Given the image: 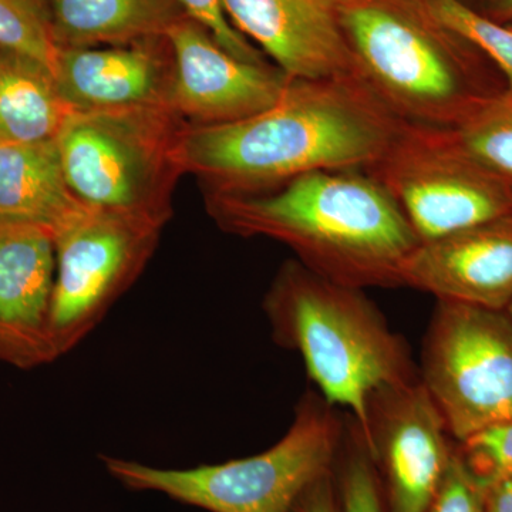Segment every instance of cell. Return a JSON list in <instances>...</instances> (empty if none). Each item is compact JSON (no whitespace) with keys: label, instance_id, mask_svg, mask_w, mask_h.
<instances>
[{"label":"cell","instance_id":"obj_32","mask_svg":"<svg viewBox=\"0 0 512 512\" xmlns=\"http://www.w3.org/2000/svg\"><path fill=\"white\" fill-rule=\"evenodd\" d=\"M510 26H511V28H512V23H510Z\"/></svg>","mask_w":512,"mask_h":512},{"label":"cell","instance_id":"obj_2","mask_svg":"<svg viewBox=\"0 0 512 512\" xmlns=\"http://www.w3.org/2000/svg\"><path fill=\"white\" fill-rule=\"evenodd\" d=\"M228 234L269 238L296 261L352 288L402 286L400 271L420 244L392 195L363 168L315 171L252 194L205 192Z\"/></svg>","mask_w":512,"mask_h":512},{"label":"cell","instance_id":"obj_10","mask_svg":"<svg viewBox=\"0 0 512 512\" xmlns=\"http://www.w3.org/2000/svg\"><path fill=\"white\" fill-rule=\"evenodd\" d=\"M372 448L387 512H427L454 448L424 384L413 382L372 400Z\"/></svg>","mask_w":512,"mask_h":512},{"label":"cell","instance_id":"obj_25","mask_svg":"<svg viewBox=\"0 0 512 512\" xmlns=\"http://www.w3.org/2000/svg\"><path fill=\"white\" fill-rule=\"evenodd\" d=\"M427 512H485L484 485L471 473L458 448Z\"/></svg>","mask_w":512,"mask_h":512},{"label":"cell","instance_id":"obj_30","mask_svg":"<svg viewBox=\"0 0 512 512\" xmlns=\"http://www.w3.org/2000/svg\"><path fill=\"white\" fill-rule=\"evenodd\" d=\"M326 2H328L329 5H332L333 8L336 9V8H338L340 0H326Z\"/></svg>","mask_w":512,"mask_h":512},{"label":"cell","instance_id":"obj_9","mask_svg":"<svg viewBox=\"0 0 512 512\" xmlns=\"http://www.w3.org/2000/svg\"><path fill=\"white\" fill-rule=\"evenodd\" d=\"M163 228L141 215L84 207L56 232L52 338L57 357L80 345L136 282Z\"/></svg>","mask_w":512,"mask_h":512},{"label":"cell","instance_id":"obj_18","mask_svg":"<svg viewBox=\"0 0 512 512\" xmlns=\"http://www.w3.org/2000/svg\"><path fill=\"white\" fill-rule=\"evenodd\" d=\"M72 110L64 103L52 67L0 46V141L55 140Z\"/></svg>","mask_w":512,"mask_h":512},{"label":"cell","instance_id":"obj_23","mask_svg":"<svg viewBox=\"0 0 512 512\" xmlns=\"http://www.w3.org/2000/svg\"><path fill=\"white\" fill-rule=\"evenodd\" d=\"M458 451L484 487L512 478V420L478 431L461 441Z\"/></svg>","mask_w":512,"mask_h":512},{"label":"cell","instance_id":"obj_1","mask_svg":"<svg viewBox=\"0 0 512 512\" xmlns=\"http://www.w3.org/2000/svg\"><path fill=\"white\" fill-rule=\"evenodd\" d=\"M404 121L360 77L289 79L268 109L232 123L185 127L180 161L205 192L252 194L305 174L367 170Z\"/></svg>","mask_w":512,"mask_h":512},{"label":"cell","instance_id":"obj_27","mask_svg":"<svg viewBox=\"0 0 512 512\" xmlns=\"http://www.w3.org/2000/svg\"><path fill=\"white\" fill-rule=\"evenodd\" d=\"M485 512H512V478L484 487Z\"/></svg>","mask_w":512,"mask_h":512},{"label":"cell","instance_id":"obj_13","mask_svg":"<svg viewBox=\"0 0 512 512\" xmlns=\"http://www.w3.org/2000/svg\"><path fill=\"white\" fill-rule=\"evenodd\" d=\"M55 279L52 232L0 228V363L33 369L59 359L52 338Z\"/></svg>","mask_w":512,"mask_h":512},{"label":"cell","instance_id":"obj_3","mask_svg":"<svg viewBox=\"0 0 512 512\" xmlns=\"http://www.w3.org/2000/svg\"><path fill=\"white\" fill-rule=\"evenodd\" d=\"M336 13L357 77L404 123L457 128L504 90L491 60L426 0H340Z\"/></svg>","mask_w":512,"mask_h":512},{"label":"cell","instance_id":"obj_8","mask_svg":"<svg viewBox=\"0 0 512 512\" xmlns=\"http://www.w3.org/2000/svg\"><path fill=\"white\" fill-rule=\"evenodd\" d=\"M421 383L458 443L512 420L507 312L439 301L424 339Z\"/></svg>","mask_w":512,"mask_h":512},{"label":"cell","instance_id":"obj_7","mask_svg":"<svg viewBox=\"0 0 512 512\" xmlns=\"http://www.w3.org/2000/svg\"><path fill=\"white\" fill-rule=\"evenodd\" d=\"M366 171L399 204L420 242L512 214V181L471 156L453 128L404 123Z\"/></svg>","mask_w":512,"mask_h":512},{"label":"cell","instance_id":"obj_26","mask_svg":"<svg viewBox=\"0 0 512 512\" xmlns=\"http://www.w3.org/2000/svg\"><path fill=\"white\" fill-rule=\"evenodd\" d=\"M293 512H340L338 485L333 468L322 474L305 491Z\"/></svg>","mask_w":512,"mask_h":512},{"label":"cell","instance_id":"obj_28","mask_svg":"<svg viewBox=\"0 0 512 512\" xmlns=\"http://www.w3.org/2000/svg\"><path fill=\"white\" fill-rule=\"evenodd\" d=\"M481 15L495 22L510 25L512 23V0H488Z\"/></svg>","mask_w":512,"mask_h":512},{"label":"cell","instance_id":"obj_31","mask_svg":"<svg viewBox=\"0 0 512 512\" xmlns=\"http://www.w3.org/2000/svg\"><path fill=\"white\" fill-rule=\"evenodd\" d=\"M505 312H507V315L510 316V319L512 320V302L508 305V308L505 309Z\"/></svg>","mask_w":512,"mask_h":512},{"label":"cell","instance_id":"obj_20","mask_svg":"<svg viewBox=\"0 0 512 512\" xmlns=\"http://www.w3.org/2000/svg\"><path fill=\"white\" fill-rule=\"evenodd\" d=\"M434 15L470 40L484 53L505 79V87L512 90V28L495 22L468 8L458 0H426Z\"/></svg>","mask_w":512,"mask_h":512},{"label":"cell","instance_id":"obj_17","mask_svg":"<svg viewBox=\"0 0 512 512\" xmlns=\"http://www.w3.org/2000/svg\"><path fill=\"white\" fill-rule=\"evenodd\" d=\"M59 49L126 46L167 37L188 18L178 0H46Z\"/></svg>","mask_w":512,"mask_h":512},{"label":"cell","instance_id":"obj_29","mask_svg":"<svg viewBox=\"0 0 512 512\" xmlns=\"http://www.w3.org/2000/svg\"><path fill=\"white\" fill-rule=\"evenodd\" d=\"M458 2L464 3L468 8L477 10V12H483L485 5L488 0H458Z\"/></svg>","mask_w":512,"mask_h":512},{"label":"cell","instance_id":"obj_14","mask_svg":"<svg viewBox=\"0 0 512 512\" xmlns=\"http://www.w3.org/2000/svg\"><path fill=\"white\" fill-rule=\"evenodd\" d=\"M53 74L72 111L171 109L175 62L168 37L126 46L59 49Z\"/></svg>","mask_w":512,"mask_h":512},{"label":"cell","instance_id":"obj_21","mask_svg":"<svg viewBox=\"0 0 512 512\" xmlns=\"http://www.w3.org/2000/svg\"><path fill=\"white\" fill-rule=\"evenodd\" d=\"M0 46L52 67L57 55L46 0H0Z\"/></svg>","mask_w":512,"mask_h":512},{"label":"cell","instance_id":"obj_24","mask_svg":"<svg viewBox=\"0 0 512 512\" xmlns=\"http://www.w3.org/2000/svg\"><path fill=\"white\" fill-rule=\"evenodd\" d=\"M188 18L204 26L218 45L232 56L249 63H268L262 50L235 29L225 12L224 0H178Z\"/></svg>","mask_w":512,"mask_h":512},{"label":"cell","instance_id":"obj_11","mask_svg":"<svg viewBox=\"0 0 512 512\" xmlns=\"http://www.w3.org/2000/svg\"><path fill=\"white\" fill-rule=\"evenodd\" d=\"M175 79L171 110L192 126L232 123L271 107L289 77L275 64L232 56L194 19L185 18L167 35Z\"/></svg>","mask_w":512,"mask_h":512},{"label":"cell","instance_id":"obj_19","mask_svg":"<svg viewBox=\"0 0 512 512\" xmlns=\"http://www.w3.org/2000/svg\"><path fill=\"white\" fill-rule=\"evenodd\" d=\"M453 130L471 156L512 181V90L505 87Z\"/></svg>","mask_w":512,"mask_h":512},{"label":"cell","instance_id":"obj_6","mask_svg":"<svg viewBox=\"0 0 512 512\" xmlns=\"http://www.w3.org/2000/svg\"><path fill=\"white\" fill-rule=\"evenodd\" d=\"M187 126L167 107L72 111L56 144L74 197L167 224Z\"/></svg>","mask_w":512,"mask_h":512},{"label":"cell","instance_id":"obj_16","mask_svg":"<svg viewBox=\"0 0 512 512\" xmlns=\"http://www.w3.org/2000/svg\"><path fill=\"white\" fill-rule=\"evenodd\" d=\"M84 207L64 177L56 138L0 141V228L33 227L55 235Z\"/></svg>","mask_w":512,"mask_h":512},{"label":"cell","instance_id":"obj_12","mask_svg":"<svg viewBox=\"0 0 512 512\" xmlns=\"http://www.w3.org/2000/svg\"><path fill=\"white\" fill-rule=\"evenodd\" d=\"M400 281L441 302L505 311L512 302V214L420 242Z\"/></svg>","mask_w":512,"mask_h":512},{"label":"cell","instance_id":"obj_22","mask_svg":"<svg viewBox=\"0 0 512 512\" xmlns=\"http://www.w3.org/2000/svg\"><path fill=\"white\" fill-rule=\"evenodd\" d=\"M336 485L340 512H387L375 461L359 430L350 434Z\"/></svg>","mask_w":512,"mask_h":512},{"label":"cell","instance_id":"obj_15","mask_svg":"<svg viewBox=\"0 0 512 512\" xmlns=\"http://www.w3.org/2000/svg\"><path fill=\"white\" fill-rule=\"evenodd\" d=\"M235 29L289 79L357 76L338 13L326 0H224Z\"/></svg>","mask_w":512,"mask_h":512},{"label":"cell","instance_id":"obj_4","mask_svg":"<svg viewBox=\"0 0 512 512\" xmlns=\"http://www.w3.org/2000/svg\"><path fill=\"white\" fill-rule=\"evenodd\" d=\"M264 311L279 345L295 350L323 400L345 407L372 448V400L413 382L409 353L363 289L330 281L301 262H285Z\"/></svg>","mask_w":512,"mask_h":512},{"label":"cell","instance_id":"obj_5","mask_svg":"<svg viewBox=\"0 0 512 512\" xmlns=\"http://www.w3.org/2000/svg\"><path fill=\"white\" fill-rule=\"evenodd\" d=\"M329 407L306 397L285 436L255 456L192 468L103 457L104 468L128 490L163 494L208 512H293L338 456L342 427Z\"/></svg>","mask_w":512,"mask_h":512}]
</instances>
